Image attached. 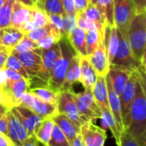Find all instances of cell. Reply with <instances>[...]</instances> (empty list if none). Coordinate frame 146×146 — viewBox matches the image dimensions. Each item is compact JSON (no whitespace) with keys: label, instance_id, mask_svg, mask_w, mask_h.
Listing matches in <instances>:
<instances>
[{"label":"cell","instance_id":"cell-1","mask_svg":"<svg viewBox=\"0 0 146 146\" xmlns=\"http://www.w3.org/2000/svg\"><path fill=\"white\" fill-rule=\"evenodd\" d=\"M135 73V96L124 129L140 146H146L145 76L138 69Z\"/></svg>","mask_w":146,"mask_h":146},{"label":"cell","instance_id":"cell-2","mask_svg":"<svg viewBox=\"0 0 146 146\" xmlns=\"http://www.w3.org/2000/svg\"><path fill=\"white\" fill-rule=\"evenodd\" d=\"M127 38L133 57L139 63V71L145 75V12H140L135 15L128 28Z\"/></svg>","mask_w":146,"mask_h":146},{"label":"cell","instance_id":"cell-3","mask_svg":"<svg viewBox=\"0 0 146 146\" xmlns=\"http://www.w3.org/2000/svg\"><path fill=\"white\" fill-rule=\"evenodd\" d=\"M57 44L60 49V55L51 68L50 79L47 84L48 87L56 93L62 90L66 72L71 58L77 55L66 36H62Z\"/></svg>","mask_w":146,"mask_h":146},{"label":"cell","instance_id":"cell-4","mask_svg":"<svg viewBox=\"0 0 146 146\" xmlns=\"http://www.w3.org/2000/svg\"><path fill=\"white\" fill-rule=\"evenodd\" d=\"M29 80L21 78L18 80H7L3 86H0V103L9 110L21 104L22 96L27 92Z\"/></svg>","mask_w":146,"mask_h":146},{"label":"cell","instance_id":"cell-5","mask_svg":"<svg viewBox=\"0 0 146 146\" xmlns=\"http://www.w3.org/2000/svg\"><path fill=\"white\" fill-rule=\"evenodd\" d=\"M136 14L133 0H114V25L122 35L127 36L129 26Z\"/></svg>","mask_w":146,"mask_h":146},{"label":"cell","instance_id":"cell-6","mask_svg":"<svg viewBox=\"0 0 146 146\" xmlns=\"http://www.w3.org/2000/svg\"><path fill=\"white\" fill-rule=\"evenodd\" d=\"M56 109L58 114L66 115L79 127L86 122L80 115L73 91H61L57 93Z\"/></svg>","mask_w":146,"mask_h":146},{"label":"cell","instance_id":"cell-7","mask_svg":"<svg viewBox=\"0 0 146 146\" xmlns=\"http://www.w3.org/2000/svg\"><path fill=\"white\" fill-rule=\"evenodd\" d=\"M74 98L84 121H95L101 118V110L94 100L92 90L85 89L80 93H74Z\"/></svg>","mask_w":146,"mask_h":146},{"label":"cell","instance_id":"cell-8","mask_svg":"<svg viewBox=\"0 0 146 146\" xmlns=\"http://www.w3.org/2000/svg\"><path fill=\"white\" fill-rule=\"evenodd\" d=\"M119 37V46L116 54L110 65L124 68L130 70L139 69V63L135 60L132 53L127 36L122 35L117 30Z\"/></svg>","mask_w":146,"mask_h":146},{"label":"cell","instance_id":"cell-9","mask_svg":"<svg viewBox=\"0 0 146 146\" xmlns=\"http://www.w3.org/2000/svg\"><path fill=\"white\" fill-rule=\"evenodd\" d=\"M21 104L30 109L32 111L44 119L52 118L57 114L56 104L44 102L27 92L22 96Z\"/></svg>","mask_w":146,"mask_h":146},{"label":"cell","instance_id":"cell-10","mask_svg":"<svg viewBox=\"0 0 146 146\" xmlns=\"http://www.w3.org/2000/svg\"><path fill=\"white\" fill-rule=\"evenodd\" d=\"M9 110L21 123V125L27 131L28 136L34 134L37 128L44 120V118L40 117L33 111H32L30 109L21 104H19Z\"/></svg>","mask_w":146,"mask_h":146},{"label":"cell","instance_id":"cell-11","mask_svg":"<svg viewBox=\"0 0 146 146\" xmlns=\"http://www.w3.org/2000/svg\"><path fill=\"white\" fill-rule=\"evenodd\" d=\"M80 134L85 146H104L106 130L96 126L93 121H86L80 127Z\"/></svg>","mask_w":146,"mask_h":146},{"label":"cell","instance_id":"cell-12","mask_svg":"<svg viewBox=\"0 0 146 146\" xmlns=\"http://www.w3.org/2000/svg\"><path fill=\"white\" fill-rule=\"evenodd\" d=\"M60 55V49L57 43L54 44L50 49L42 50L41 53V67L37 75V79L40 80L45 85L48 84L51 68Z\"/></svg>","mask_w":146,"mask_h":146},{"label":"cell","instance_id":"cell-13","mask_svg":"<svg viewBox=\"0 0 146 146\" xmlns=\"http://www.w3.org/2000/svg\"><path fill=\"white\" fill-rule=\"evenodd\" d=\"M21 62L25 70L30 78L35 77L41 67V53L42 50L38 48L33 50L23 52H11Z\"/></svg>","mask_w":146,"mask_h":146},{"label":"cell","instance_id":"cell-14","mask_svg":"<svg viewBox=\"0 0 146 146\" xmlns=\"http://www.w3.org/2000/svg\"><path fill=\"white\" fill-rule=\"evenodd\" d=\"M7 120L8 137L9 140L11 141L13 146H21L28 138L27 131L10 110L7 112Z\"/></svg>","mask_w":146,"mask_h":146},{"label":"cell","instance_id":"cell-15","mask_svg":"<svg viewBox=\"0 0 146 146\" xmlns=\"http://www.w3.org/2000/svg\"><path fill=\"white\" fill-rule=\"evenodd\" d=\"M88 57L98 76L105 77L109 73L110 65L108 60L107 50L104 42H101L98 49L92 54L88 55Z\"/></svg>","mask_w":146,"mask_h":146},{"label":"cell","instance_id":"cell-16","mask_svg":"<svg viewBox=\"0 0 146 146\" xmlns=\"http://www.w3.org/2000/svg\"><path fill=\"white\" fill-rule=\"evenodd\" d=\"M133 70L110 65L108 76L115 92L120 96L126 87V85Z\"/></svg>","mask_w":146,"mask_h":146},{"label":"cell","instance_id":"cell-17","mask_svg":"<svg viewBox=\"0 0 146 146\" xmlns=\"http://www.w3.org/2000/svg\"><path fill=\"white\" fill-rule=\"evenodd\" d=\"M134 96H135V73L133 70L127 85H126L125 89L123 90L122 93L120 95L121 107V117H122L123 126L126 124V121L127 120L130 108H131L132 103L133 101Z\"/></svg>","mask_w":146,"mask_h":146},{"label":"cell","instance_id":"cell-18","mask_svg":"<svg viewBox=\"0 0 146 146\" xmlns=\"http://www.w3.org/2000/svg\"><path fill=\"white\" fill-rule=\"evenodd\" d=\"M105 81L107 86V91H108V98H109V104H110V110L111 114L113 115L115 122L118 126V128L121 133L124 132V126L121 117V100L120 96L115 92L110 80L108 76V74L105 76Z\"/></svg>","mask_w":146,"mask_h":146},{"label":"cell","instance_id":"cell-19","mask_svg":"<svg viewBox=\"0 0 146 146\" xmlns=\"http://www.w3.org/2000/svg\"><path fill=\"white\" fill-rule=\"evenodd\" d=\"M80 81L83 87L86 90H92L97 79L98 74L95 72L92 65L90 62L88 56H80Z\"/></svg>","mask_w":146,"mask_h":146},{"label":"cell","instance_id":"cell-20","mask_svg":"<svg viewBox=\"0 0 146 146\" xmlns=\"http://www.w3.org/2000/svg\"><path fill=\"white\" fill-rule=\"evenodd\" d=\"M31 18H32V7L14 1L10 27H15L16 29H20V27L27 21L31 20Z\"/></svg>","mask_w":146,"mask_h":146},{"label":"cell","instance_id":"cell-21","mask_svg":"<svg viewBox=\"0 0 146 146\" xmlns=\"http://www.w3.org/2000/svg\"><path fill=\"white\" fill-rule=\"evenodd\" d=\"M80 79V56H74L68 64L65 79L61 91H72V86L74 83L79 82Z\"/></svg>","mask_w":146,"mask_h":146},{"label":"cell","instance_id":"cell-22","mask_svg":"<svg viewBox=\"0 0 146 146\" xmlns=\"http://www.w3.org/2000/svg\"><path fill=\"white\" fill-rule=\"evenodd\" d=\"M92 94L97 105L99 107L100 110H110L109 104L108 91L105 81V77L98 76L97 81L92 88Z\"/></svg>","mask_w":146,"mask_h":146},{"label":"cell","instance_id":"cell-23","mask_svg":"<svg viewBox=\"0 0 146 146\" xmlns=\"http://www.w3.org/2000/svg\"><path fill=\"white\" fill-rule=\"evenodd\" d=\"M52 120L64 133L69 143H71L80 134V127L66 115L57 113L52 117Z\"/></svg>","mask_w":146,"mask_h":146},{"label":"cell","instance_id":"cell-24","mask_svg":"<svg viewBox=\"0 0 146 146\" xmlns=\"http://www.w3.org/2000/svg\"><path fill=\"white\" fill-rule=\"evenodd\" d=\"M84 15L85 16L91 21H92L95 26H96V28L98 29L100 36H101V38H102V41L104 42V29L106 27L107 23H106V21H105V17L104 15H103V13L100 11V9L93 3H92L91 2L88 3L87 4V7L86 8V9L84 10Z\"/></svg>","mask_w":146,"mask_h":146},{"label":"cell","instance_id":"cell-25","mask_svg":"<svg viewBox=\"0 0 146 146\" xmlns=\"http://www.w3.org/2000/svg\"><path fill=\"white\" fill-rule=\"evenodd\" d=\"M69 43L75 50L76 54L80 56H87L86 43V32L80 27H75L72 33L67 36Z\"/></svg>","mask_w":146,"mask_h":146},{"label":"cell","instance_id":"cell-26","mask_svg":"<svg viewBox=\"0 0 146 146\" xmlns=\"http://www.w3.org/2000/svg\"><path fill=\"white\" fill-rule=\"evenodd\" d=\"M24 36L25 34L23 33L15 27H5L2 29L0 44L12 50L13 48L22 39Z\"/></svg>","mask_w":146,"mask_h":146},{"label":"cell","instance_id":"cell-27","mask_svg":"<svg viewBox=\"0 0 146 146\" xmlns=\"http://www.w3.org/2000/svg\"><path fill=\"white\" fill-rule=\"evenodd\" d=\"M54 126L55 122L53 121L52 118H45L42 121L33 135L40 143H42L44 145L47 146Z\"/></svg>","mask_w":146,"mask_h":146},{"label":"cell","instance_id":"cell-28","mask_svg":"<svg viewBox=\"0 0 146 146\" xmlns=\"http://www.w3.org/2000/svg\"><path fill=\"white\" fill-rule=\"evenodd\" d=\"M101 121H102V125L104 127V130L109 129L112 133L113 136L115 139L116 145H118L120 143V136H121V132L118 128V126L115 122V120L113 116V115L111 114L110 110H103L101 111Z\"/></svg>","mask_w":146,"mask_h":146},{"label":"cell","instance_id":"cell-29","mask_svg":"<svg viewBox=\"0 0 146 146\" xmlns=\"http://www.w3.org/2000/svg\"><path fill=\"white\" fill-rule=\"evenodd\" d=\"M27 92L34 95L40 100L49 103L56 104V98L57 93L52 91L48 86H37V87H29L27 89Z\"/></svg>","mask_w":146,"mask_h":146},{"label":"cell","instance_id":"cell-30","mask_svg":"<svg viewBox=\"0 0 146 146\" xmlns=\"http://www.w3.org/2000/svg\"><path fill=\"white\" fill-rule=\"evenodd\" d=\"M96 6L105 17L108 26H114V0H98Z\"/></svg>","mask_w":146,"mask_h":146},{"label":"cell","instance_id":"cell-31","mask_svg":"<svg viewBox=\"0 0 146 146\" xmlns=\"http://www.w3.org/2000/svg\"><path fill=\"white\" fill-rule=\"evenodd\" d=\"M103 42L101 36L96 27L92 28L91 30L86 33V50L87 56L92 54L98 47L99 44Z\"/></svg>","mask_w":146,"mask_h":146},{"label":"cell","instance_id":"cell-32","mask_svg":"<svg viewBox=\"0 0 146 146\" xmlns=\"http://www.w3.org/2000/svg\"><path fill=\"white\" fill-rule=\"evenodd\" d=\"M4 68H9V69H12L15 72H17L18 74H20L25 80H29L30 81V77L29 75L27 74V71L25 70L24 67L22 66L21 62H20V60L14 55L10 52V54L9 55L8 58H7V61L5 62V65H4Z\"/></svg>","mask_w":146,"mask_h":146},{"label":"cell","instance_id":"cell-33","mask_svg":"<svg viewBox=\"0 0 146 146\" xmlns=\"http://www.w3.org/2000/svg\"><path fill=\"white\" fill-rule=\"evenodd\" d=\"M13 4V0H7L5 3L0 8V30L10 27Z\"/></svg>","mask_w":146,"mask_h":146},{"label":"cell","instance_id":"cell-34","mask_svg":"<svg viewBox=\"0 0 146 146\" xmlns=\"http://www.w3.org/2000/svg\"><path fill=\"white\" fill-rule=\"evenodd\" d=\"M47 146H71L69 141L62 132V130L55 124L50 139Z\"/></svg>","mask_w":146,"mask_h":146},{"label":"cell","instance_id":"cell-35","mask_svg":"<svg viewBox=\"0 0 146 146\" xmlns=\"http://www.w3.org/2000/svg\"><path fill=\"white\" fill-rule=\"evenodd\" d=\"M35 26L38 27H43L49 23L48 16L44 10L38 8L36 5L32 7V18Z\"/></svg>","mask_w":146,"mask_h":146},{"label":"cell","instance_id":"cell-36","mask_svg":"<svg viewBox=\"0 0 146 146\" xmlns=\"http://www.w3.org/2000/svg\"><path fill=\"white\" fill-rule=\"evenodd\" d=\"M44 10L47 15H64L62 0H45Z\"/></svg>","mask_w":146,"mask_h":146},{"label":"cell","instance_id":"cell-37","mask_svg":"<svg viewBox=\"0 0 146 146\" xmlns=\"http://www.w3.org/2000/svg\"><path fill=\"white\" fill-rule=\"evenodd\" d=\"M38 48H39L38 46V44L25 35L22 39L13 48L11 52H23L27 50H33Z\"/></svg>","mask_w":146,"mask_h":146},{"label":"cell","instance_id":"cell-38","mask_svg":"<svg viewBox=\"0 0 146 146\" xmlns=\"http://www.w3.org/2000/svg\"><path fill=\"white\" fill-rule=\"evenodd\" d=\"M47 16H48V21H49V23L50 24V26L55 30L59 32L62 36H65L63 15H47Z\"/></svg>","mask_w":146,"mask_h":146},{"label":"cell","instance_id":"cell-39","mask_svg":"<svg viewBox=\"0 0 146 146\" xmlns=\"http://www.w3.org/2000/svg\"><path fill=\"white\" fill-rule=\"evenodd\" d=\"M75 18H76V27H80V29H82L83 31H85L86 33L89 30H91L92 28L96 27L95 24L89 21L84 15L83 12H80V13H76L75 14Z\"/></svg>","mask_w":146,"mask_h":146},{"label":"cell","instance_id":"cell-40","mask_svg":"<svg viewBox=\"0 0 146 146\" xmlns=\"http://www.w3.org/2000/svg\"><path fill=\"white\" fill-rule=\"evenodd\" d=\"M63 21H64L65 36L67 37L76 27V18H75V15L65 14L64 13V15H63Z\"/></svg>","mask_w":146,"mask_h":146},{"label":"cell","instance_id":"cell-41","mask_svg":"<svg viewBox=\"0 0 146 146\" xmlns=\"http://www.w3.org/2000/svg\"><path fill=\"white\" fill-rule=\"evenodd\" d=\"M117 146H140L138 142L126 131L122 132L120 136V143Z\"/></svg>","mask_w":146,"mask_h":146},{"label":"cell","instance_id":"cell-42","mask_svg":"<svg viewBox=\"0 0 146 146\" xmlns=\"http://www.w3.org/2000/svg\"><path fill=\"white\" fill-rule=\"evenodd\" d=\"M57 42H58L57 39L52 34H50V35L41 38L39 41L37 42V44H38V46L41 50H47V49H50L54 44H56Z\"/></svg>","mask_w":146,"mask_h":146},{"label":"cell","instance_id":"cell-43","mask_svg":"<svg viewBox=\"0 0 146 146\" xmlns=\"http://www.w3.org/2000/svg\"><path fill=\"white\" fill-rule=\"evenodd\" d=\"M62 3L65 14H71V15L76 14L74 0H62Z\"/></svg>","mask_w":146,"mask_h":146},{"label":"cell","instance_id":"cell-44","mask_svg":"<svg viewBox=\"0 0 146 146\" xmlns=\"http://www.w3.org/2000/svg\"><path fill=\"white\" fill-rule=\"evenodd\" d=\"M0 133H2L4 136L8 137V120H7V113H6L5 115L0 116Z\"/></svg>","mask_w":146,"mask_h":146},{"label":"cell","instance_id":"cell-45","mask_svg":"<svg viewBox=\"0 0 146 146\" xmlns=\"http://www.w3.org/2000/svg\"><path fill=\"white\" fill-rule=\"evenodd\" d=\"M4 73L6 74V77H7V80H21V78H23L20 74H18L17 72L12 70V69H9V68H4Z\"/></svg>","mask_w":146,"mask_h":146},{"label":"cell","instance_id":"cell-46","mask_svg":"<svg viewBox=\"0 0 146 146\" xmlns=\"http://www.w3.org/2000/svg\"><path fill=\"white\" fill-rule=\"evenodd\" d=\"M10 52H11V50H9L6 47L0 50V68L1 69H3L5 62H6L7 58H8L9 55L10 54Z\"/></svg>","mask_w":146,"mask_h":146},{"label":"cell","instance_id":"cell-47","mask_svg":"<svg viewBox=\"0 0 146 146\" xmlns=\"http://www.w3.org/2000/svg\"><path fill=\"white\" fill-rule=\"evenodd\" d=\"M74 2L76 13L84 12V10L86 9V8L87 7V4L89 3L87 0H74Z\"/></svg>","mask_w":146,"mask_h":146},{"label":"cell","instance_id":"cell-48","mask_svg":"<svg viewBox=\"0 0 146 146\" xmlns=\"http://www.w3.org/2000/svg\"><path fill=\"white\" fill-rule=\"evenodd\" d=\"M21 146H45L42 143H40L34 135H31L28 136V138L26 139V141L24 142V144Z\"/></svg>","mask_w":146,"mask_h":146},{"label":"cell","instance_id":"cell-49","mask_svg":"<svg viewBox=\"0 0 146 146\" xmlns=\"http://www.w3.org/2000/svg\"><path fill=\"white\" fill-rule=\"evenodd\" d=\"M133 2L136 5L137 13L145 12L146 0H133Z\"/></svg>","mask_w":146,"mask_h":146},{"label":"cell","instance_id":"cell-50","mask_svg":"<svg viewBox=\"0 0 146 146\" xmlns=\"http://www.w3.org/2000/svg\"><path fill=\"white\" fill-rule=\"evenodd\" d=\"M0 146H13L9 139L0 133Z\"/></svg>","mask_w":146,"mask_h":146},{"label":"cell","instance_id":"cell-51","mask_svg":"<svg viewBox=\"0 0 146 146\" xmlns=\"http://www.w3.org/2000/svg\"><path fill=\"white\" fill-rule=\"evenodd\" d=\"M70 145L71 146H85L84 143H83V140H82V138L80 136V134H79L71 143H70Z\"/></svg>","mask_w":146,"mask_h":146},{"label":"cell","instance_id":"cell-52","mask_svg":"<svg viewBox=\"0 0 146 146\" xmlns=\"http://www.w3.org/2000/svg\"><path fill=\"white\" fill-rule=\"evenodd\" d=\"M15 2H19V3H21L27 6H29V7H33V6H35V4L32 2V0H13Z\"/></svg>","mask_w":146,"mask_h":146},{"label":"cell","instance_id":"cell-53","mask_svg":"<svg viewBox=\"0 0 146 146\" xmlns=\"http://www.w3.org/2000/svg\"><path fill=\"white\" fill-rule=\"evenodd\" d=\"M8 111H9V110L0 103V116L5 115H6V113H7Z\"/></svg>","mask_w":146,"mask_h":146},{"label":"cell","instance_id":"cell-54","mask_svg":"<svg viewBox=\"0 0 146 146\" xmlns=\"http://www.w3.org/2000/svg\"><path fill=\"white\" fill-rule=\"evenodd\" d=\"M45 0H36V6L44 10V4Z\"/></svg>","mask_w":146,"mask_h":146},{"label":"cell","instance_id":"cell-55","mask_svg":"<svg viewBox=\"0 0 146 146\" xmlns=\"http://www.w3.org/2000/svg\"><path fill=\"white\" fill-rule=\"evenodd\" d=\"M6 1H7V0H0V8H1L4 3H5V2H6Z\"/></svg>","mask_w":146,"mask_h":146},{"label":"cell","instance_id":"cell-56","mask_svg":"<svg viewBox=\"0 0 146 146\" xmlns=\"http://www.w3.org/2000/svg\"><path fill=\"white\" fill-rule=\"evenodd\" d=\"M90 2L92 3H93V4H97V2H98V0H90Z\"/></svg>","mask_w":146,"mask_h":146},{"label":"cell","instance_id":"cell-57","mask_svg":"<svg viewBox=\"0 0 146 146\" xmlns=\"http://www.w3.org/2000/svg\"><path fill=\"white\" fill-rule=\"evenodd\" d=\"M3 48H5V47H4V46H3L2 44H0V50H3Z\"/></svg>","mask_w":146,"mask_h":146},{"label":"cell","instance_id":"cell-58","mask_svg":"<svg viewBox=\"0 0 146 146\" xmlns=\"http://www.w3.org/2000/svg\"><path fill=\"white\" fill-rule=\"evenodd\" d=\"M32 2H33V3L35 5H36V0H32Z\"/></svg>","mask_w":146,"mask_h":146},{"label":"cell","instance_id":"cell-59","mask_svg":"<svg viewBox=\"0 0 146 146\" xmlns=\"http://www.w3.org/2000/svg\"><path fill=\"white\" fill-rule=\"evenodd\" d=\"M1 34H2V30H0V39H1Z\"/></svg>","mask_w":146,"mask_h":146},{"label":"cell","instance_id":"cell-60","mask_svg":"<svg viewBox=\"0 0 146 146\" xmlns=\"http://www.w3.org/2000/svg\"><path fill=\"white\" fill-rule=\"evenodd\" d=\"M87 1H88V2H90V0H87Z\"/></svg>","mask_w":146,"mask_h":146}]
</instances>
